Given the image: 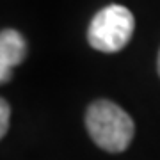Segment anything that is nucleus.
<instances>
[{"label":"nucleus","instance_id":"f257e3e1","mask_svg":"<svg viewBox=\"0 0 160 160\" xmlns=\"http://www.w3.org/2000/svg\"><path fill=\"white\" fill-rule=\"evenodd\" d=\"M86 126L94 144L109 153L125 151L135 133V125L128 112L109 100H98L89 105Z\"/></svg>","mask_w":160,"mask_h":160},{"label":"nucleus","instance_id":"f03ea898","mask_svg":"<svg viewBox=\"0 0 160 160\" xmlns=\"http://www.w3.org/2000/svg\"><path fill=\"white\" fill-rule=\"evenodd\" d=\"M135 30V20L130 9L110 4L94 14L87 29V41L98 52L114 53L123 50Z\"/></svg>","mask_w":160,"mask_h":160},{"label":"nucleus","instance_id":"7ed1b4c3","mask_svg":"<svg viewBox=\"0 0 160 160\" xmlns=\"http://www.w3.org/2000/svg\"><path fill=\"white\" fill-rule=\"evenodd\" d=\"M27 55V43L18 30L6 29L0 34V82L11 80V69L23 62Z\"/></svg>","mask_w":160,"mask_h":160},{"label":"nucleus","instance_id":"20e7f679","mask_svg":"<svg viewBox=\"0 0 160 160\" xmlns=\"http://www.w3.org/2000/svg\"><path fill=\"white\" fill-rule=\"evenodd\" d=\"M7 126H9V103L2 98L0 100V137L7 133Z\"/></svg>","mask_w":160,"mask_h":160},{"label":"nucleus","instance_id":"39448f33","mask_svg":"<svg viewBox=\"0 0 160 160\" xmlns=\"http://www.w3.org/2000/svg\"><path fill=\"white\" fill-rule=\"evenodd\" d=\"M157 68H158V75H160V52H158V62H157Z\"/></svg>","mask_w":160,"mask_h":160}]
</instances>
